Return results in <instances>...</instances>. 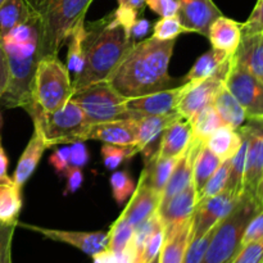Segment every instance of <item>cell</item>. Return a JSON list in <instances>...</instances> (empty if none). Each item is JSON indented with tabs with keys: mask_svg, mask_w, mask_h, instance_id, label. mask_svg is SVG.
<instances>
[{
	"mask_svg": "<svg viewBox=\"0 0 263 263\" xmlns=\"http://www.w3.org/2000/svg\"><path fill=\"white\" fill-rule=\"evenodd\" d=\"M175 41H135L107 81L127 99L175 87L179 82L168 73Z\"/></svg>",
	"mask_w": 263,
	"mask_h": 263,
	"instance_id": "6da1fadb",
	"label": "cell"
},
{
	"mask_svg": "<svg viewBox=\"0 0 263 263\" xmlns=\"http://www.w3.org/2000/svg\"><path fill=\"white\" fill-rule=\"evenodd\" d=\"M85 64L79 76L72 80L73 92L107 80L135 44L130 28L122 25L113 12L89 25L85 23Z\"/></svg>",
	"mask_w": 263,
	"mask_h": 263,
	"instance_id": "7a4b0ae2",
	"label": "cell"
},
{
	"mask_svg": "<svg viewBox=\"0 0 263 263\" xmlns=\"http://www.w3.org/2000/svg\"><path fill=\"white\" fill-rule=\"evenodd\" d=\"M8 59L9 82L0 104L7 108L22 107L27 109L33 104L32 84L39 62V30L35 20L17 26L0 37Z\"/></svg>",
	"mask_w": 263,
	"mask_h": 263,
	"instance_id": "3957f363",
	"label": "cell"
},
{
	"mask_svg": "<svg viewBox=\"0 0 263 263\" xmlns=\"http://www.w3.org/2000/svg\"><path fill=\"white\" fill-rule=\"evenodd\" d=\"M32 12L39 30V59L58 55L71 31L94 0H25Z\"/></svg>",
	"mask_w": 263,
	"mask_h": 263,
	"instance_id": "277c9868",
	"label": "cell"
},
{
	"mask_svg": "<svg viewBox=\"0 0 263 263\" xmlns=\"http://www.w3.org/2000/svg\"><path fill=\"white\" fill-rule=\"evenodd\" d=\"M254 197L244 194L233 212L215 228L202 263H228L233 261L241 247L244 230L249 221L261 210Z\"/></svg>",
	"mask_w": 263,
	"mask_h": 263,
	"instance_id": "5b68a950",
	"label": "cell"
},
{
	"mask_svg": "<svg viewBox=\"0 0 263 263\" xmlns=\"http://www.w3.org/2000/svg\"><path fill=\"white\" fill-rule=\"evenodd\" d=\"M73 95L72 79L58 55L40 58L32 84L33 104L44 112L58 110Z\"/></svg>",
	"mask_w": 263,
	"mask_h": 263,
	"instance_id": "8992f818",
	"label": "cell"
},
{
	"mask_svg": "<svg viewBox=\"0 0 263 263\" xmlns=\"http://www.w3.org/2000/svg\"><path fill=\"white\" fill-rule=\"evenodd\" d=\"M26 112L32 118L33 127L41 131L49 148L81 141L82 134L89 126L81 107L72 99L54 112H44L36 104L27 108Z\"/></svg>",
	"mask_w": 263,
	"mask_h": 263,
	"instance_id": "52a82bcc",
	"label": "cell"
},
{
	"mask_svg": "<svg viewBox=\"0 0 263 263\" xmlns=\"http://www.w3.org/2000/svg\"><path fill=\"white\" fill-rule=\"evenodd\" d=\"M71 99L81 107L89 125L131 118L126 107L127 98L121 95L107 80L73 92Z\"/></svg>",
	"mask_w": 263,
	"mask_h": 263,
	"instance_id": "ba28073f",
	"label": "cell"
},
{
	"mask_svg": "<svg viewBox=\"0 0 263 263\" xmlns=\"http://www.w3.org/2000/svg\"><path fill=\"white\" fill-rule=\"evenodd\" d=\"M225 86L240 103L247 120H263V81L231 62Z\"/></svg>",
	"mask_w": 263,
	"mask_h": 263,
	"instance_id": "9c48e42d",
	"label": "cell"
},
{
	"mask_svg": "<svg viewBox=\"0 0 263 263\" xmlns=\"http://www.w3.org/2000/svg\"><path fill=\"white\" fill-rule=\"evenodd\" d=\"M231 62H233V57L225 64H222L220 69L212 76L205 77L203 80H195L193 86L187 90L186 94L182 97L181 102L177 105L176 112L182 118L192 121L203 108L212 104L216 95L225 86V79L230 69Z\"/></svg>",
	"mask_w": 263,
	"mask_h": 263,
	"instance_id": "30bf717a",
	"label": "cell"
},
{
	"mask_svg": "<svg viewBox=\"0 0 263 263\" xmlns=\"http://www.w3.org/2000/svg\"><path fill=\"white\" fill-rule=\"evenodd\" d=\"M195 80L180 84L179 86L171 89L162 90L153 94L144 95V97L127 99L126 107L131 118L141 117V116H162L176 112L177 105L181 102L182 97L186 94L187 90L193 86Z\"/></svg>",
	"mask_w": 263,
	"mask_h": 263,
	"instance_id": "8fae6325",
	"label": "cell"
},
{
	"mask_svg": "<svg viewBox=\"0 0 263 263\" xmlns=\"http://www.w3.org/2000/svg\"><path fill=\"white\" fill-rule=\"evenodd\" d=\"M240 199L241 197H236L234 193L226 189L215 197L198 203L193 215L192 239L204 235L207 231L218 225L233 212Z\"/></svg>",
	"mask_w": 263,
	"mask_h": 263,
	"instance_id": "7c38bea8",
	"label": "cell"
},
{
	"mask_svg": "<svg viewBox=\"0 0 263 263\" xmlns=\"http://www.w3.org/2000/svg\"><path fill=\"white\" fill-rule=\"evenodd\" d=\"M238 128L248 141L247 166L244 175V194L254 197L257 185L263 176V120H247Z\"/></svg>",
	"mask_w": 263,
	"mask_h": 263,
	"instance_id": "4fadbf2b",
	"label": "cell"
},
{
	"mask_svg": "<svg viewBox=\"0 0 263 263\" xmlns=\"http://www.w3.org/2000/svg\"><path fill=\"white\" fill-rule=\"evenodd\" d=\"M25 229L32 230L50 240L59 241V243L68 244L74 247L82 253L92 257L100 252L108 249V233L103 231H92V233H85V231H68V230H58V229H46L39 228V226L25 225V223H18Z\"/></svg>",
	"mask_w": 263,
	"mask_h": 263,
	"instance_id": "5bb4252c",
	"label": "cell"
},
{
	"mask_svg": "<svg viewBox=\"0 0 263 263\" xmlns=\"http://www.w3.org/2000/svg\"><path fill=\"white\" fill-rule=\"evenodd\" d=\"M138 138L136 118H122L109 122L89 125L82 134L81 141L98 140L118 146H134Z\"/></svg>",
	"mask_w": 263,
	"mask_h": 263,
	"instance_id": "9a60e30c",
	"label": "cell"
},
{
	"mask_svg": "<svg viewBox=\"0 0 263 263\" xmlns=\"http://www.w3.org/2000/svg\"><path fill=\"white\" fill-rule=\"evenodd\" d=\"M179 18L186 32H195L207 37L210 26L220 15L221 10L213 0H176Z\"/></svg>",
	"mask_w": 263,
	"mask_h": 263,
	"instance_id": "2e32d148",
	"label": "cell"
},
{
	"mask_svg": "<svg viewBox=\"0 0 263 263\" xmlns=\"http://www.w3.org/2000/svg\"><path fill=\"white\" fill-rule=\"evenodd\" d=\"M203 143L192 140L186 151L180 156L176 167L172 171L166 186L161 194V204L171 199L174 195L179 194L185 189L190 182L193 181V174H194V163L197 159L198 153L202 148ZM159 204V205H161Z\"/></svg>",
	"mask_w": 263,
	"mask_h": 263,
	"instance_id": "e0dca14e",
	"label": "cell"
},
{
	"mask_svg": "<svg viewBox=\"0 0 263 263\" xmlns=\"http://www.w3.org/2000/svg\"><path fill=\"white\" fill-rule=\"evenodd\" d=\"M197 204L198 192L195 189L194 182L192 181L182 192L174 195L171 199L159 205L157 213H158L164 229H168L175 223L193 217Z\"/></svg>",
	"mask_w": 263,
	"mask_h": 263,
	"instance_id": "ac0fdd59",
	"label": "cell"
},
{
	"mask_svg": "<svg viewBox=\"0 0 263 263\" xmlns=\"http://www.w3.org/2000/svg\"><path fill=\"white\" fill-rule=\"evenodd\" d=\"M130 198V202L123 210L122 215L134 228L154 215L161 204V194L154 192L141 179L139 180L138 186Z\"/></svg>",
	"mask_w": 263,
	"mask_h": 263,
	"instance_id": "d6986e66",
	"label": "cell"
},
{
	"mask_svg": "<svg viewBox=\"0 0 263 263\" xmlns=\"http://www.w3.org/2000/svg\"><path fill=\"white\" fill-rule=\"evenodd\" d=\"M193 217L166 229L163 246L159 252V263H182L192 240Z\"/></svg>",
	"mask_w": 263,
	"mask_h": 263,
	"instance_id": "ffe728a7",
	"label": "cell"
},
{
	"mask_svg": "<svg viewBox=\"0 0 263 263\" xmlns=\"http://www.w3.org/2000/svg\"><path fill=\"white\" fill-rule=\"evenodd\" d=\"M239 67L263 80V32L241 33V40L233 55Z\"/></svg>",
	"mask_w": 263,
	"mask_h": 263,
	"instance_id": "44dd1931",
	"label": "cell"
},
{
	"mask_svg": "<svg viewBox=\"0 0 263 263\" xmlns=\"http://www.w3.org/2000/svg\"><path fill=\"white\" fill-rule=\"evenodd\" d=\"M49 148L48 143L44 139L43 134L37 127L33 128V134L28 141L27 146L23 151L17 167H15L14 176H13V184L17 187L22 189L23 185L27 182V180L32 176L43 157L44 152Z\"/></svg>",
	"mask_w": 263,
	"mask_h": 263,
	"instance_id": "7402d4cb",
	"label": "cell"
},
{
	"mask_svg": "<svg viewBox=\"0 0 263 263\" xmlns=\"http://www.w3.org/2000/svg\"><path fill=\"white\" fill-rule=\"evenodd\" d=\"M207 37L213 49L234 55L241 40V23L220 15L210 26Z\"/></svg>",
	"mask_w": 263,
	"mask_h": 263,
	"instance_id": "603a6c76",
	"label": "cell"
},
{
	"mask_svg": "<svg viewBox=\"0 0 263 263\" xmlns=\"http://www.w3.org/2000/svg\"><path fill=\"white\" fill-rule=\"evenodd\" d=\"M192 141V122L179 118L162 134L157 153L162 157H180Z\"/></svg>",
	"mask_w": 263,
	"mask_h": 263,
	"instance_id": "cb8c5ba5",
	"label": "cell"
},
{
	"mask_svg": "<svg viewBox=\"0 0 263 263\" xmlns=\"http://www.w3.org/2000/svg\"><path fill=\"white\" fill-rule=\"evenodd\" d=\"M181 118L177 112L162 116H141L136 117L138 125V138L136 144L134 145L136 154L145 151L158 136L163 134V131L176 120Z\"/></svg>",
	"mask_w": 263,
	"mask_h": 263,
	"instance_id": "d4e9b609",
	"label": "cell"
},
{
	"mask_svg": "<svg viewBox=\"0 0 263 263\" xmlns=\"http://www.w3.org/2000/svg\"><path fill=\"white\" fill-rule=\"evenodd\" d=\"M180 157H162L157 152L149 156L140 179L154 192L162 194Z\"/></svg>",
	"mask_w": 263,
	"mask_h": 263,
	"instance_id": "484cf974",
	"label": "cell"
},
{
	"mask_svg": "<svg viewBox=\"0 0 263 263\" xmlns=\"http://www.w3.org/2000/svg\"><path fill=\"white\" fill-rule=\"evenodd\" d=\"M241 141L243 138L238 130L228 125H222L208 138L205 145L221 162H223L235 156L240 148Z\"/></svg>",
	"mask_w": 263,
	"mask_h": 263,
	"instance_id": "4316f807",
	"label": "cell"
},
{
	"mask_svg": "<svg viewBox=\"0 0 263 263\" xmlns=\"http://www.w3.org/2000/svg\"><path fill=\"white\" fill-rule=\"evenodd\" d=\"M212 104L222 120L223 125H228L238 130L240 126L247 122V116L243 107L226 86H223L221 91L216 95Z\"/></svg>",
	"mask_w": 263,
	"mask_h": 263,
	"instance_id": "83f0119b",
	"label": "cell"
},
{
	"mask_svg": "<svg viewBox=\"0 0 263 263\" xmlns=\"http://www.w3.org/2000/svg\"><path fill=\"white\" fill-rule=\"evenodd\" d=\"M31 20L35 18L25 0H5L0 7V37Z\"/></svg>",
	"mask_w": 263,
	"mask_h": 263,
	"instance_id": "f1b7e54d",
	"label": "cell"
},
{
	"mask_svg": "<svg viewBox=\"0 0 263 263\" xmlns=\"http://www.w3.org/2000/svg\"><path fill=\"white\" fill-rule=\"evenodd\" d=\"M233 55H228L223 51L212 48L211 50H208L207 53H204L197 59V62L193 64L190 71L184 77V82L193 81V80H203L205 77L212 76Z\"/></svg>",
	"mask_w": 263,
	"mask_h": 263,
	"instance_id": "f546056e",
	"label": "cell"
},
{
	"mask_svg": "<svg viewBox=\"0 0 263 263\" xmlns=\"http://www.w3.org/2000/svg\"><path fill=\"white\" fill-rule=\"evenodd\" d=\"M192 140L205 144L211 135L223 125L213 104L203 108L192 121Z\"/></svg>",
	"mask_w": 263,
	"mask_h": 263,
	"instance_id": "4dcf8cb0",
	"label": "cell"
},
{
	"mask_svg": "<svg viewBox=\"0 0 263 263\" xmlns=\"http://www.w3.org/2000/svg\"><path fill=\"white\" fill-rule=\"evenodd\" d=\"M86 36L85 20H81L68 36V54H67V68L77 77L82 71L85 64L84 41Z\"/></svg>",
	"mask_w": 263,
	"mask_h": 263,
	"instance_id": "1f68e13d",
	"label": "cell"
},
{
	"mask_svg": "<svg viewBox=\"0 0 263 263\" xmlns=\"http://www.w3.org/2000/svg\"><path fill=\"white\" fill-rule=\"evenodd\" d=\"M22 208L21 189L14 184L0 185V222L18 223Z\"/></svg>",
	"mask_w": 263,
	"mask_h": 263,
	"instance_id": "d6a6232c",
	"label": "cell"
},
{
	"mask_svg": "<svg viewBox=\"0 0 263 263\" xmlns=\"http://www.w3.org/2000/svg\"><path fill=\"white\" fill-rule=\"evenodd\" d=\"M221 164V161L208 149L205 144H203L198 153L197 159L194 163V174H193V182L195 185V189L199 193L200 189L205 185L211 176L215 174L216 170Z\"/></svg>",
	"mask_w": 263,
	"mask_h": 263,
	"instance_id": "836d02e7",
	"label": "cell"
},
{
	"mask_svg": "<svg viewBox=\"0 0 263 263\" xmlns=\"http://www.w3.org/2000/svg\"><path fill=\"white\" fill-rule=\"evenodd\" d=\"M241 138H243V141H241L240 148L230 159V176H229L228 184V190L234 193L236 197L244 195V175H246L247 151H248V141L246 136L241 135Z\"/></svg>",
	"mask_w": 263,
	"mask_h": 263,
	"instance_id": "e575fe53",
	"label": "cell"
},
{
	"mask_svg": "<svg viewBox=\"0 0 263 263\" xmlns=\"http://www.w3.org/2000/svg\"><path fill=\"white\" fill-rule=\"evenodd\" d=\"M135 228L121 213L108 231V249L113 253L122 252L131 241Z\"/></svg>",
	"mask_w": 263,
	"mask_h": 263,
	"instance_id": "d590c367",
	"label": "cell"
},
{
	"mask_svg": "<svg viewBox=\"0 0 263 263\" xmlns=\"http://www.w3.org/2000/svg\"><path fill=\"white\" fill-rule=\"evenodd\" d=\"M229 176H230V159L221 162L215 174L208 179L204 186L200 189V192L198 193V203L215 197L228 189Z\"/></svg>",
	"mask_w": 263,
	"mask_h": 263,
	"instance_id": "8d00e7d4",
	"label": "cell"
},
{
	"mask_svg": "<svg viewBox=\"0 0 263 263\" xmlns=\"http://www.w3.org/2000/svg\"><path fill=\"white\" fill-rule=\"evenodd\" d=\"M110 187H112L113 199L117 204H122L135 192L136 186L133 177L126 171H116L113 172L109 179Z\"/></svg>",
	"mask_w": 263,
	"mask_h": 263,
	"instance_id": "74e56055",
	"label": "cell"
},
{
	"mask_svg": "<svg viewBox=\"0 0 263 263\" xmlns=\"http://www.w3.org/2000/svg\"><path fill=\"white\" fill-rule=\"evenodd\" d=\"M186 32L185 27L182 26L179 15L172 17H163L156 22L153 27V37L161 41L176 40V37L181 33Z\"/></svg>",
	"mask_w": 263,
	"mask_h": 263,
	"instance_id": "f35d334b",
	"label": "cell"
},
{
	"mask_svg": "<svg viewBox=\"0 0 263 263\" xmlns=\"http://www.w3.org/2000/svg\"><path fill=\"white\" fill-rule=\"evenodd\" d=\"M136 154L134 146H118L112 144H104L102 146L103 162H104L105 168L113 171L118 166L123 163L126 159L133 158Z\"/></svg>",
	"mask_w": 263,
	"mask_h": 263,
	"instance_id": "ab89813d",
	"label": "cell"
},
{
	"mask_svg": "<svg viewBox=\"0 0 263 263\" xmlns=\"http://www.w3.org/2000/svg\"><path fill=\"white\" fill-rule=\"evenodd\" d=\"M215 228H212L210 231H207L204 235L190 240L189 247H187L186 249V253H185L184 259H182V263H202L203 258H204L205 256V252H207L208 249V246H210L211 239H212Z\"/></svg>",
	"mask_w": 263,
	"mask_h": 263,
	"instance_id": "60d3db41",
	"label": "cell"
},
{
	"mask_svg": "<svg viewBox=\"0 0 263 263\" xmlns=\"http://www.w3.org/2000/svg\"><path fill=\"white\" fill-rule=\"evenodd\" d=\"M231 263H263V238L241 246Z\"/></svg>",
	"mask_w": 263,
	"mask_h": 263,
	"instance_id": "b9f144b4",
	"label": "cell"
},
{
	"mask_svg": "<svg viewBox=\"0 0 263 263\" xmlns=\"http://www.w3.org/2000/svg\"><path fill=\"white\" fill-rule=\"evenodd\" d=\"M17 225L0 222V263H12V240Z\"/></svg>",
	"mask_w": 263,
	"mask_h": 263,
	"instance_id": "7bdbcfd3",
	"label": "cell"
},
{
	"mask_svg": "<svg viewBox=\"0 0 263 263\" xmlns=\"http://www.w3.org/2000/svg\"><path fill=\"white\" fill-rule=\"evenodd\" d=\"M263 238V207L256 215L252 217L247 225L246 230H244L243 239H241V246L248 244L251 241L258 240V239Z\"/></svg>",
	"mask_w": 263,
	"mask_h": 263,
	"instance_id": "ee69618b",
	"label": "cell"
},
{
	"mask_svg": "<svg viewBox=\"0 0 263 263\" xmlns=\"http://www.w3.org/2000/svg\"><path fill=\"white\" fill-rule=\"evenodd\" d=\"M263 32V0H257L254 9L244 23H241V33Z\"/></svg>",
	"mask_w": 263,
	"mask_h": 263,
	"instance_id": "f6af8a7d",
	"label": "cell"
},
{
	"mask_svg": "<svg viewBox=\"0 0 263 263\" xmlns=\"http://www.w3.org/2000/svg\"><path fill=\"white\" fill-rule=\"evenodd\" d=\"M145 5L161 18L179 14V4L176 0H145Z\"/></svg>",
	"mask_w": 263,
	"mask_h": 263,
	"instance_id": "bcb514c9",
	"label": "cell"
},
{
	"mask_svg": "<svg viewBox=\"0 0 263 263\" xmlns=\"http://www.w3.org/2000/svg\"><path fill=\"white\" fill-rule=\"evenodd\" d=\"M89 161V153L84 141H77L69 146V164L72 167L82 168Z\"/></svg>",
	"mask_w": 263,
	"mask_h": 263,
	"instance_id": "7dc6e473",
	"label": "cell"
},
{
	"mask_svg": "<svg viewBox=\"0 0 263 263\" xmlns=\"http://www.w3.org/2000/svg\"><path fill=\"white\" fill-rule=\"evenodd\" d=\"M51 166L54 167L55 172L61 176L66 174L67 170L69 168V146H63V148L58 149L51 154L50 159H49Z\"/></svg>",
	"mask_w": 263,
	"mask_h": 263,
	"instance_id": "c3c4849f",
	"label": "cell"
},
{
	"mask_svg": "<svg viewBox=\"0 0 263 263\" xmlns=\"http://www.w3.org/2000/svg\"><path fill=\"white\" fill-rule=\"evenodd\" d=\"M64 176H66L67 179L64 195L73 194V193H76L77 190L82 186V182H84V174H82V168L69 166V168L67 170Z\"/></svg>",
	"mask_w": 263,
	"mask_h": 263,
	"instance_id": "681fc988",
	"label": "cell"
},
{
	"mask_svg": "<svg viewBox=\"0 0 263 263\" xmlns=\"http://www.w3.org/2000/svg\"><path fill=\"white\" fill-rule=\"evenodd\" d=\"M9 82V68H8V59L3 44L0 43V98L4 95Z\"/></svg>",
	"mask_w": 263,
	"mask_h": 263,
	"instance_id": "f907efd6",
	"label": "cell"
},
{
	"mask_svg": "<svg viewBox=\"0 0 263 263\" xmlns=\"http://www.w3.org/2000/svg\"><path fill=\"white\" fill-rule=\"evenodd\" d=\"M149 28H151V23L146 20H136L134 25L130 27L131 37L136 41V39H140L148 33Z\"/></svg>",
	"mask_w": 263,
	"mask_h": 263,
	"instance_id": "816d5d0a",
	"label": "cell"
},
{
	"mask_svg": "<svg viewBox=\"0 0 263 263\" xmlns=\"http://www.w3.org/2000/svg\"><path fill=\"white\" fill-rule=\"evenodd\" d=\"M8 157L0 141V185L12 184L13 180L8 176Z\"/></svg>",
	"mask_w": 263,
	"mask_h": 263,
	"instance_id": "f5cc1de1",
	"label": "cell"
},
{
	"mask_svg": "<svg viewBox=\"0 0 263 263\" xmlns=\"http://www.w3.org/2000/svg\"><path fill=\"white\" fill-rule=\"evenodd\" d=\"M92 259H94V263H118L117 254L110 252L109 249H105V251L92 256Z\"/></svg>",
	"mask_w": 263,
	"mask_h": 263,
	"instance_id": "db71d44e",
	"label": "cell"
},
{
	"mask_svg": "<svg viewBox=\"0 0 263 263\" xmlns=\"http://www.w3.org/2000/svg\"><path fill=\"white\" fill-rule=\"evenodd\" d=\"M118 7H126L131 8V9L140 10L143 9L144 5H145V0H117Z\"/></svg>",
	"mask_w": 263,
	"mask_h": 263,
	"instance_id": "11a10c76",
	"label": "cell"
},
{
	"mask_svg": "<svg viewBox=\"0 0 263 263\" xmlns=\"http://www.w3.org/2000/svg\"><path fill=\"white\" fill-rule=\"evenodd\" d=\"M254 199L261 204V207H263V176L259 180L258 185H257L256 193H254Z\"/></svg>",
	"mask_w": 263,
	"mask_h": 263,
	"instance_id": "9f6ffc18",
	"label": "cell"
},
{
	"mask_svg": "<svg viewBox=\"0 0 263 263\" xmlns=\"http://www.w3.org/2000/svg\"><path fill=\"white\" fill-rule=\"evenodd\" d=\"M149 263H159V254L157 257H154V258L152 259V261L149 262Z\"/></svg>",
	"mask_w": 263,
	"mask_h": 263,
	"instance_id": "6f0895ef",
	"label": "cell"
},
{
	"mask_svg": "<svg viewBox=\"0 0 263 263\" xmlns=\"http://www.w3.org/2000/svg\"><path fill=\"white\" fill-rule=\"evenodd\" d=\"M2 125H3V118H2V115H0V128H2Z\"/></svg>",
	"mask_w": 263,
	"mask_h": 263,
	"instance_id": "680465c9",
	"label": "cell"
},
{
	"mask_svg": "<svg viewBox=\"0 0 263 263\" xmlns=\"http://www.w3.org/2000/svg\"><path fill=\"white\" fill-rule=\"evenodd\" d=\"M4 2H5V0H0V7H2V5L4 4Z\"/></svg>",
	"mask_w": 263,
	"mask_h": 263,
	"instance_id": "91938a15",
	"label": "cell"
},
{
	"mask_svg": "<svg viewBox=\"0 0 263 263\" xmlns=\"http://www.w3.org/2000/svg\"><path fill=\"white\" fill-rule=\"evenodd\" d=\"M228 263H231V261H230V262H228Z\"/></svg>",
	"mask_w": 263,
	"mask_h": 263,
	"instance_id": "94428289",
	"label": "cell"
},
{
	"mask_svg": "<svg viewBox=\"0 0 263 263\" xmlns=\"http://www.w3.org/2000/svg\"><path fill=\"white\" fill-rule=\"evenodd\" d=\"M262 81H263V80H262Z\"/></svg>",
	"mask_w": 263,
	"mask_h": 263,
	"instance_id": "6125c7cd",
	"label": "cell"
}]
</instances>
